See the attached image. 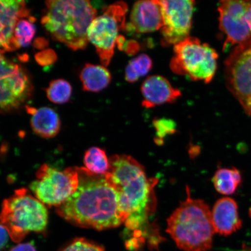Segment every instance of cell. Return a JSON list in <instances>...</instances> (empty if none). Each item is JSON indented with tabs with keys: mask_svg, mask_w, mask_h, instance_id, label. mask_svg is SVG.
<instances>
[{
	"mask_svg": "<svg viewBox=\"0 0 251 251\" xmlns=\"http://www.w3.org/2000/svg\"><path fill=\"white\" fill-rule=\"evenodd\" d=\"M77 169V190L56 208L57 214L76 226L99 231L124 224L117 193L106 175L94 174L86 168Z\"/></svg>",
	"mask_w": 251,
	"mask_h": 251,
	"instance_id": "cell-1",
	"label": "cell"
},
{
	"mask_svg": "<svg viewBox=\"0 0 251 251\" xmlns=\"http://www.w3.org/2000/svg\"><path fill=\"white\" fill-rule=\"evenodd\" d=\"M109 164L105 175L117 193L122 218L127 228L136 230L147 219L153 185L143 166L131 156L115 155Z\"/></svg>",
	"mask_w": 251,
	"mask_h": 251,
	"instance_id": "cell-2",
	"label": "cell"
},
{
	"mask_svg": "<svg viewBox=\"0 0 251 251\" xmlns=\"http://www.w3.org/2000/svg\"><path fill=\"white\" fill-rule=\"evenodd\" d=\"M42 24L52 38L74 51L87 46L88 30L97 17L89 1L51 0L46 2Z\"/></svg>",
	"mask_w": 251,
	"mask_h": 251,
	"instance_id": "cell-3",
	"label": "cell"
},
{
	"mask_svg": "<svg viewBox=\"0 0 251 251\" xmlns=\"http://www.w3.org/2000/svg\"><path fill=\"white\" fill-rule=\"evenodd\" d=\"M187 193V199L168 218L166 231L182 250L209 251L215 233L211 209L203 200L191 198L188 187Z\"/></svg>",
	"mask_w": 251,
	"mask_h": 251,
	"instance_id": "cell-4",
	"label": "cell"
},
{
	"mask_svg": "<svg viewBox=\"0 0 251 251\" xmlns=\"http://www.w3.org/2000/svg\"><path fill=\"white\" fill-rule=\"evenodd\" d=\"M48 221L46 206L26 188L16 190L2 203L0 225L7 229L14 242H21L31 232L43 233Z\"/></svg>",
	"mask_w": 251,
	"mask_h": 251,
	"instance_id": "cell-5",
	"label": "cell"
},
{
	"mask_svg": "<svg viewBox=\"0 0 251 251\" xmlns=\"http://www.w3.org/2000/svg\"><path fill=\"white\" fill-rule=\"evenodd\" d=\"M218 54L208 44L196 37H188L174 46L170 63L174 74L194 81L211 82L217 70Z\"/></svg>",
	"mask_w": 251,
	"mask_h": 251,
	"instance_id": "cell-6",
	"label": "cell"
},
{
	"mask_svg": "<svg viewBox=\"0 0 251 251\" xmlns=\"http://www.w3.org/2000/svg\"><path fill=\"white\" fill-rule=\"evenodd\" d=\"M127 10V5L123 1L110 5L94 19L88 30V41L95 47L100 62L105 67L114 56L119 33L125 30Z\"/></svg>",
	"mask_w": 251,
	"mask_h": 251,
	"instance_id": "cell-7",
	"label": "cell"
},
{
	"mask_svg": "<svg viewBox=\"0 0 251 251\" xmlns=\"http://www.w3.org/2000/svg\"><path fill=\"white\" fill-rule=\"evenodd\" d=\"M78 184L77 168L59 171L44 164L37 170L36 178L31 182L30 189L46 206L58 208L73 195Z\"/></svg>",
	"mask_w": 251,
	"mask_h": 251,
	"instance_id": "cell-8",
	"label": "cell"
},
{
	"mask_svg": "<svg viewBox=\"0 0 251 251\" xmlns=\"http://www.w3.org/2000/svg\"><path fill=\"white\" fill-rule=\"evenodd\" d=\"M33 85L23 66L0 52V112L18 111L32 96Z\"/></svg>",
	"mask_w": 251,
	"mask_h": 251,
	"instance_id": "cell-9",
	"label": "cell"
},
{
	"mask_svg": "<svg viewBox=\"0 0 251 251\" xmlns=\"http://www.w3.org/2000/svg\"><path fill=\"white\" fill-rule=\"evenodd\" d=\"M227 89L251 116V38L234 47L225 62Z\"/></svg>",
	"mask_w": 251,
	"mask_h": 251,
	"instance_id": "cell-10",
	"label": "cell"
},
{
	"mask_svg": "<svg viewBox=\"0 0 251 251\" xmlns=\"http://www.w3.org/2000/svg\"><path fill=\"white\" fill-rule=\"evenodd\" d=\"M162 9L161 43L164 47L177 45L189 37L195 1L160 0Z\"/></svg>",
	"mask_w": 251,
	"mask_h": 251,
	"instance_id": "cell-11",
	"label": "cell"
},
{
	"mask_svg": "<svg viewBox=\"0 0 251 251\" xmlns=\"http://www.w3.org/2000/svg\"><path fill=\"white\" fill-rule=\"evenodd\" d=\"M251 1L225 0L219 2V28L226 35L224 49L237 46L251 38L249 11Z\"/></svg>",
	"mask_w": 251,
	"mask_h": 251,
	"instance_id": "cell-12",
	"label": "cell"
},
{
	"mask_svg": "<svg viewBox=\"0 0 251 251\" xmlns=\"http://www.w3.org/2000/svg\"><path fill=\"white\" fill-rule=\"evenodd\" d=\"M30 9L21 0H0V52L20 48L14 37L16 26L21 19L30 17Z\"/></svg>",
	"mask_w": 251,
	"mask_h": 251,
	"instance_id": "cell-13",
	"label": "cell"
},
{
	"mask_svg": "<svg viewBox=\"0 0 251 251\" xmlns=\"http://www.w3.org/2000/svg\"><path fill=\"white\" fill-rule=\"evenodd\" d=\"M162 25L160 0H144L135 3L131 9L130 22L126 25L125 30L131 33H151L161 29Z\"/></svg>",
	"mask_w": 251,
	"mask_h": 251,
	"instance_id": "cell-14",
	"label": "cell"
},
{
	"mask_svg": "<svg viewBox=\"0 0 251 251\" xmlns=\"http://www.w3.org/2000/svg\"><path fill=\"white\" fill-rule=\"evenodd\" d=\"M141 91L143 96L142 105L147 108L174 102L181 95L179 90L159 75L147 77L141 86Z\"/></svg>",
	"mask_w": 251,
	"mask_h": 251,
	"instance_id": "cell-15",
	"label": "cell"
},
{
	"mask_svg": "<svg viewBox=\"0 0 251 251\" xmlns=\"http://www.w3.org/2000/svg\"><path fill=\"white\" fill-rule=\"evenodd\" d=\"M212 221L216 233L227 237L242 227L238 205L230 197H224L216 202L212 211Z\"/></svg>",
	"mask_w": 251,
	"mask_h": 251,
	"instance_id": "cell-16",
	"label": "cell"
},
{
	"mask_svg": "<svg viewBox=\"0 0 251 251\" xmlns=\"http://www.w3.org/2000/svg\"><path fill=\"white\" fill-rule=\"evenodd\" d=\"M28 114L31 116L30 124L34 133L38 136L50 139L60 131L61 121L54 109L49 107L39 109L25 106Z\"/></svg>",
	"mask_w": 251,
	"mask_h": 251,
	"instance_id": "cell-17",
	"label": "cell"
},
{
	"mask_svg": "<svg viewBox=\"0 0 251 251\" xmlns=\"http://www.w3.org/2000/svg\"><path fill=\"white\" fill-rule=\"evenodd\" d=\"M83 90L89 92H101L111 83L109 71L103 65L87 64L80 74Z\"/></svg>",
	"mask_w": 251,
	"mask_h": 251,
	"instance_id": "cell-18",
	"label": "cell"
},
{
	"mask_svg": "<svg viewBox=\"0 0 251 251\" xmlns=\"http://www.w3.org/2000/svg\"><path fill=\"white\" fill-rule=\"evenodd\" d=\"M213 183L220 194L232 195L242 183V175L236 168H219L213 177Z\"/></svg>",
	"mask_w": 251,
	"mask_h": 251,
	"instance_id": "cell-19",
	"label": "cell"
},
{
	"mask_svg": "<svg viewBox=\"0 0 251 251\" xmlns=\"http://www.w3.org/2000/svg\"><path fill=\"white\" fill-rule=\"evenodd\" d=\"M84 164L88 171L97 175H105L109 171V159L105 151L93 147L86 151L84 156Z\"/></svg>",
	"mask_w": 251,
	"mask_h": 251,
	"instance_id": "cell-20",
	"label": "cell"
},
{
	"mask_svg": "<svg viewBox=\"0 0 251 251\" xmlns=\"http://www.w3.org/2000/svg\"><path fill=\"white\" fill-rule=\"evenodd\" d=\"M152 68V61L149 55L140 54L128 62L125 70V78L128 82H136L139 78L149 74Z\"/></svg>",
	"mask_w": 251,
	"mask_h": 251,
	"instance_id": "cell-21",
	"label": "cell"
},
{
	"mask_svg": "<svg viewBox=\"0 0 251 251\" xmlns=\"http://www.w3.org/2000/svg\"><path fill=\"white\" fill-rule=\"evenodd\" d=\"M72 92L71 84L62 78L52 80L46 89L47 98L50 101L57 104L70 101Z\"/></svg>",
	"mask_w": 251,
	"mask_h": 251,
	"instance_id": "cell-22",
	"label": "cell"
},
{
	"mask_svg": "<svg viewBox=\"0 0 251 251\" xmlns=\"http://www.w3.org/2000/svg\"><path fill=\"white\" fill-rule=\"evenodd\" d=\"M35 21V18L30 16L19 21L15 28L14 37L20 48L29 46L32 42L36 31Z\"/></svg>",
	"mask_w": 251,
	"mask_h": 251,
	"instance_id": "cell-23",
	"label": "cell"
},
{
	"mask_svg": "<svg viewBox=\"0 0 251 251\" xmlns=\"http://www.w3.org/2000/svg\"><path fill=\"white\" fill-rule=\"evenodd\" d=\"M60 251H104V249L101 245L86 238H76L66 245Z\"/></svg>",
	"mask_w": 251,
	"mask_h": 251,
	"instance_id": "cell-24",
	"label": "cell"
},
{
	"mask_svg": "<svg viewBox=\"0 0 251 251\" xmlns=\"http://www.w3.org/2000/svg\"><path fill=\"white\" fill-rule=\"evenodd\" d=\"M157 133L160 137H164L166 135L174 133L176 130V124L170 119H159L153 122Z\"/></svg>",
	"mask_w": 251,
	"mask_h": 251,
	"instance_id": "cell-25",
	"label": "cell"
},
{
	"mask_svg": "<svg viewBox=\"0 0 251 251\" xmlns=\"http://www.w3.org/2000/svg\"><path fill=\"white\" fill-rule=\"evenodd\" d=\"M54 52L51 50L50 51H46L45 52H40L36 56L37 61L40 63L41 64H48L51 63L52 61L55 60V55H52Z\"/></svg>",
	"mask_w": 251,
	"mask_h": 251,
	"instance_id": "cell-26",
	"label": "cell"
},
{
	"mask_svg": "<svg viewBox=\"0 0 251 251\" xmlns=\"http://www.w3.org/2000/svg\"><path fill=\"white\" fill-rule=\"evenodd\" d=\"M9 238H10V236H9L7 229L0 225V250H2L7 246Z\"/></svg>",
	"mask_w": 251,
	"mask_h": 251,
	"instance_id": "cell-27",
	"label": "cell"
},
{
	"mask_svg": "<svg viewBox=\"0 0 251 251\" xmlns=\"http://www.w3.org/2000/svg\"><path fill=\"white\" fill-rule=\"evenodd\" d=\"M9 251H37L33 243H21L12 248Z\"/></svg>",
	"mask_w": 251,
	"mask_h": 251,
	"instance_id": "cell-28",
	"label": "cell"
},
{
	"mask_svg": "<svg viewBox=\"0 0 251 251\" xmlns=\"http://www.w3.org/2000/svg\"><path fill=\"white\" fill-rule=\"evenodd\" d=\"M249 17L250 21L251 22V5L250 9H249Z\"/></svg>",
	"mask_w": 251,
	"mask_h": 251,
	"instance_id": "cell-29",
	"label": "cell"
},
{
	"mask_svg": "<svg viewBox=\"0 0 251 251\" xmlns=\"http://www.w3.org/2000/svg\"><path fill=\"white\" fill-rule=\"evenodd\" d=\"M249 215L250 216V217L251 218V208H250V211H249Z\"/></svg>",
	"mask_w": 251,
	"mask_h": 251,
	"instance_id": "cell-30",
	"label": "cell"
},
{
	"mask_svg": "<svg viewBox=\"0 0 251 251\" xmlns=\"http://www.w3.org/2000/svg\"></svg>",
	"mask_w": 251,
	"mask_h": 251,
	"instance_id": "cell-31",
	"label": "cell"
}]
</instances>
